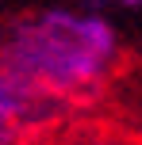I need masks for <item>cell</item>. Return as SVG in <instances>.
Returning a JSON list of instances; mask_svg holds the SVG:
<instances>
[{"label": "cell", "mask_w": 142, "mask_h": 145, "mask_svg": "<svg viewBox=\"0 0 142 145\" xmlns=\"http://www.w3.org/2000/svg\"><path fill=\"white\" fill-rule=\"evenodd\" d=\"M115 61L119 35L89 8H42L0 35V69L54 107L96 92Z\"/></svg>", "instance_id": "obj_1"}, {"label": "cell", "mask_w": 142, "mask_h": 145, "mask_svg": "<svg viewBox=\"0 0 142 145\" xmlns=\"http://www.w3.org/2000/svg\"><path fill=\"white\" fill-rule=\"evenodd\" d=\"M54 111L50 99H42L38 92H31L23 80L8 76L0 69V145H15L27 126H35L38 118H46Z\"/></svg>", "instance_id": "obj_2"}, {"label": "cell", "mask_w": 142, "mask_h": 145, "mask_svg": "<svg viewBox=\"0 0 142 145\" xmlns=\"http://www.w3.org/2000/svg\"><path fill=\"white\" fill-rule=\"evenodd\" d=\"M115 4H123V8H142V0H115Z\"/></svg>", "instance_id": "obj_3"}]
</instances>
